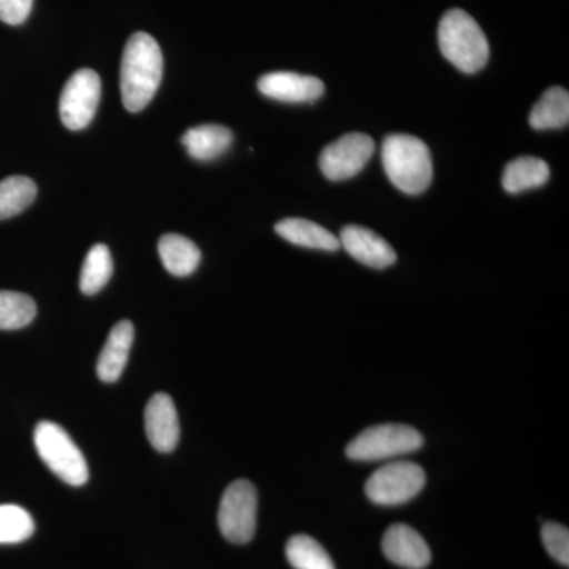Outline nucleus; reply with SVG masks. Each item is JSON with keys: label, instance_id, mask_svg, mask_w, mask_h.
<instances>
[{"label": "nucleus", "instance_id": "1", "mask_svg": "<svg viewBox=\"0 0 569 569\" xmlns=\"http://www.w3.org/2000/svg\"><path fill=\"white\" fill-rule=\"evenodd\" d=\"M163 74V56L159 43L146 32H137L127 41L121 63V93L127 111L144 110Z\"/></svg>", "mask_w": 569, "mask_h": 569}, {"label": "nucleus", "instance_id": "2", "mask_svg": "<svg viewBox=\"0 0 569 569\" xmlns=\"http://www.w3.org/2000/svg\"><path fill=\"white\" fill-rule=\"evenodd\" d=\"M389 181L408 194L425 192L432 182V156L425 141L411 134H389L381 148Z\"/></svg>", "mask_w": 569, "mask_h": 569}, {"label": "nucleus", "instance_id": "3", "mask_svg": "<svg viewBox=\"0 0 569 569\" xmlns=\"http://www.w3.org/2000/svg\"><path fill=\"white\" fill-rule=\"evenodd\" d=\"M441 54L463 73H477L489 61V41L477 21L460 9L447 11L438 26Z\"/></svg>", "mask_w": 569, "mask_h": 569}, {"label": "nucleus", "instance_id": "4", "mask_svg": "<svg viewBox=\"0 0 569 569\" xmlns=\"http://www.w3.org/2000/svg\"><path fill=\"white\" fill-rule=\"evenodd\" d=\"M33 443L44 466L69 486L86 485L89 479L88 462L67 430L51 421H41L33 432Z\"/></svg>", "mask_w": 569, "mask_h": 569}, {"label": "nucleus", "instance_id": "5", "mask_svg": "<svg viewBox=\"0 0 569 569\" xmlns=\"http://www.w3.org/2000/svg\"><path fill=\"white\" fill-rule=\"evenodd\" d=\"M425 438L415 427L381 425L362 430L347 447V456L359 462H373L418 451Z\"/></svg>", "mask_w": 569, "mask_h": 569}, {"label": "nucleus", "instance_id": "6", "mask_svg": "<svg viewBox=\"0 0 569 569\" xmlns=\"http://www.w3.org/2000/svg\"><path fill=\"white\" fill-rule=\"evenodd\" d=\"M258 493L252 482L238 479L224 490L219 507V529L233 545L252 541L257 530Z\"/></svg>", "mask_w": 569, "mask_h": 569}, {"label": "nucleus", "instance_id": "7", "mask_svg": "<svg viewBox=\"0 0 569 569\" xmlns=\"http://www.w3.org/2000/svg\"><path fill=\"white\" fill-rule=\"evenodd\" d=\"M426 486V473L418 463L392 462L378 468L366 482V493L381 507H397L418 496Z\"/></svg>", "mask_w": 569, "mask_h": 569}, {"label": "nucleus", "instance_id": "8", "mask_svg": "<svg viewBox=\"0 0 569 569\" xmlns=\"http://www.w3.org/2000/svg\"><path fill=\"white\" fill-rule=\"evenodd\" d=\"M102 97V81L97 71L82 69L63 86L59 114L70 130H82L92 122Z\"/></svg>", "mask_w": 569, "mask_h": 569}, {"label": "nucleus", "instance_id": "9", "mask_svg": "<svg viewBox=\"0 0 569 569\" xmlns=\"http://www.w3.org/2000/svg\"><path fill=\"white\" fill-rule=\"evenodd\" d=\"M376 152V142L366 133H348L326 146L320 156V170L331 181H346L361 173Z\"/></svg>", "mask_w": 569, "mask_h": 569}, {"label": "nucleus", "instance_id": "10", "mask_svg": "<svg viewBox=\"0 0 569 569\" xmlns=\"http://www.w3.org/2000/svg\"><path fill=\"white\" fill-rule=\"evenodd\" d=\"M146 436L149 443L159 452L174 451L181 437L178 411L173 399L164 392H157L149 400L144 411Z\"/></svg>", "mask_w": 569, "mask_h": 569}, {"label": "nucleus", "instance_id": "11", "mask_svg": "<svg viewBox=\"0 0 569 569\" xmlns=\"http://www.w3.org/2000/svg\"><path fill=\"white\" fill-rule=\"evenodd\" d=\"M258 89L263 96L277 102L310 103L323 96L325 82L316 77L291 71H274L260 78Z\"/></svg>", "mask_w": 569, "mask_h": 569}, {"label": "nucleus", "instance_id": "12", "mask_svg": "<svg viewBox=\"0 0 569 569\" xmlns=\"http://www.w3.org/2000/svg\"><path fill=\"white\" fill-rule=\"evenodd\" d=\"M381 548H383L388 560L402 568L425 569L429 567L430 559H432L426 539L406 523H396V526L389 527Z\"/></svg>", "mask_w": 569, "mask_h": 569}, {"label": "nucleus", "instance_id": "13", "mask_svg": "<svg viewBox=\"0 0 569 569\" xmlns=\"http://www.w3.org/2000/svg\"><path fill=\"white\" fill-rule=\"evenodd\" d=\"M339 241L355 260L369 268L385 269L396 263V250L381 236L359 224H348L343 228Z\"/></svg>", "mask_w": 569, "mask_h": 569}, {"label": "nucleus", "instance_id": "14", "mask_svg": "<svg viewBox=\"0 0 569 569\" xmlns=\"http://www.w3.org/2000/svg\"><path fill=\"white\" fill-rule=\"evenodd\" d=\"M134 339V329L132 321H119L111 329L102 353L97 361V376L104 383H114L121 378L127 361H129L130 350H132Z\"/></svg>", "mask_w": 569, "mask_h": 569}, {"label": "nucleus", "instance_id": "15", "mask_svg": "<svg viewBox=\"0 0 569 569\" xmlns=\"http://www.w3.org/2000/svg\"><path fill=\"white\" fill-rule=\"evenodd\" d=\"M182 144L190 157L200 162L219 159L233 144L230 129L217 123L198 126L182 134Z\"/></svg>", "mask_w": 569, "mask_h": 569}, {"label": "nucleus", "instance_id": "16", "mask_svg": "<svg viewBox=\"0 0 569 569\" xmlns=\"http://www.w3.org/2000/svg\"><path fill=\"white\" fill-rule=\"evenodd\" d=\"M276 233L284 241L307 247V249L328 250V252L340 249V241L331 231L306 219H284L276 224Z\"/></svg>", "mask_w": 569, "mask_h": 569}, {"label": "nucleus", "instance_id": "17", "mask_svg": "<svg viewBox=\"0 0 569 569\" xmlns=\"http://www.w3.org/2000/svg\"><path fill=\"white\" fill-rule=\"evenodd\" d=\"M163 268L176 277H187L197 271L201 252L194 242L181 234H164L159 241Z\"/></svg>", "mask_w": 569, "mask_h": 569}, {"label": "nucleus", "instance_id": "18", "mask_svg": "<svg viewBox=\"0 0 569 569\" xmlns=\"http://www.w3.org/2000/svg\"><path fill=\"white\" fill-rule=\"evenodd\" d=\"M549 164L537 157H520L507 164L503 171V189L508 193H520L537 189L549 181Z\"/></svg>", "mask_w": 569, "mask_h": 569}, {"label": "nucleus", "instance_id": "19", "mask_svg": "<svg viewBox=\"0 0 569 569\" xmlns=\"http://www.w3.org/2000/svg\"><path fill=\"white\" fill-rule=\"evenodd\" d=\"M569 121V93L563 88H550L530 112V126L535 130L563 129Z\"/></svg>", "mask_w": 569, "mask_h": 569}, {"label": "nucleus", "instance_id": "20", "mask_svg": "<svg viewBox=\"0 0 569 569\" xmlns=\"http://www.w3.org/2000/svg\"><path fill=\"white\" fill-rule=\"evenodd\" d=\"M37 197V186L26 176H10L0 181V220L11 219L29 208Z\"/></svg>", "mask_w": 569, "mask_h": 569}, {"label": "nucleus", "instance_id": "21", "mask_svg": "<svg viewBox=\"0 0 569 569\" xmlns=\"http://www.w3.org/2000/svg\"><path fill=\"white\" fill-rule=\"evenodd\" d=\"M112 257L104 244L93 246L82 263L80 288L82 293L92 296L107 287L112 276Z\"/></svg>", "mask_w": 569, "mask_h": 569}, {"label": "nucleus", "instance_id": "22", "mask_svg": "<svg viewBox=\"0 0 569 569\" xmlns=\"http://www.w3.org/2000/svg\"><path fill=\"white\" fill-rule=\"evenodd\" d=\"M284 553L295 569H336L335 561L323 546L307 535H296L290 538Z\"/></svg>", "mask_w": 569, "mask_h": 569}, {"label": "nucleus", "instance_id": "23", "mask_svg": "<svg viewBox=\"0 0 569 569\" xmlns=\"http://www.w3.org/2000/svg\"><path fill=\"white\" fill-rule=\"evenodd\" d=\"M36 316L37 306L31 296L0 290V329L13 331L26 328Z\"/></svg>", "mask_w": 569, "mask_h": 569}, {"label": "nucleus", "instance_id": "24", "mask_svg": "<svg viewBox=\"0 0 569 569\" xmlns=\"http://www.w3.org/2000/svg\"><path fill=\"white\" fill-rule=\"evenodd\" d=\"M32 516L18 505H0V545H18L33 535Z\"/></svg>", "mask_w": 569, "mask_h": 569}, {"label": "nucleus", "instance_id": "25", "mask_svg": "<svg viewBox=\"0 0 569 569\" xmlns=\"http://www.w3.org/2000/svg\"><path fill=\"white\" fill-rule=\"evenodd\" d=\"M541 537L549 556L565 567H569V531L567 527L557 522L545 523Z\"/></svg>", "mask_w": 569, "mask_h": 569}, {"label": "nucleus", "instance_id": "26", "mask_svg": "<svg viewBox=\"0 0 569 569\" xmlns=\"http://www.w3.org/2000/svg\"><path fill=\"white\" fill-rule=\"evenodd\" d=\"M33 0H0V21L18 26L28 20Z\"/></svg>", "mask_w": 569, "mask_h": 569}]
</instances>
